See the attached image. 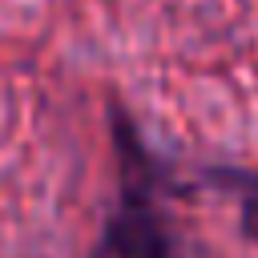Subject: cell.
<instances>
[{
    "label": "cell",
    "mask_w": 258,
    "mask_h": 258,
    "mask_svg": "<svg viewBox=\"0 0 258 258\" xmlns=\"http://www.w3.org/2000/svg\"><path fill=\"white\" fill-rule=\"evenodd\" d=\"M242 230H246V238L258 246V189L242 202Z\"/></svg>",
    "instance_id": "2"
},
{
    "label": "cell",
    "mask_w": 258,
    "mask_h": 258,
    "mask_svg": "<svg viewBox=\"0 0 258 258\" xmlns=\"http://www.w3.org/2000/svg\"><path fill=\"white\" fill-rule=\"evenodd\" d=\"M97 258H173V238L145 198H129L113 214Z\"/></svg>",
    "instance_id": "1"
}]
</instances>
